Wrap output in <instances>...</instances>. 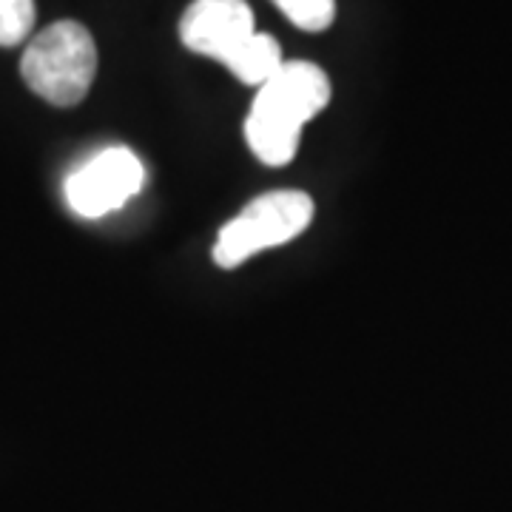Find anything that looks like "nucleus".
<instances>
[{"label": "nucleus", "instance_id": "obj_6", "mask_svg": "<svg viewBox=\"0 0 512 512\" xmlns=\"http://www.w3.org/2000/svg\"><path fill=\"white\" fill-rule=\"evenodd\" d=\"M276 9L305 32H322L336 18V0H274Z\"/></svg>", "mask_w": 512, "mask_h": 512}, {"label": "nucleus", "instance_id": "obj_4", "mask_svg": "<svg viewBox=\"0 0 512 512\" xmlns=\"http://www.w3.org/2000/svg\"><path fill=\"white\" fill-rule=\"evenodd\" d=\"M313 222V200L305 191H271L248 202L228 225H222L214 262L237 268L254 254L285 245Z\"/></svg>", "mask_w": 512, "mask_h": 512}, {"label": "nucleus", "instance_id": "obj_7", "mask_svg": "<svg viewBox=\"0 0 512 512\" xmlns=\"http://www.w3.org/2000/svg\"><path fill=\"white\" fill-rule=\"evenodd\" d=\"M35 0H0V46H18L35 29Z\"/></svg>", "mask_w": 512, "mask_h": 512}, {"label": "nucleus", "instance_id": "obj_5", "mask_svg": "<svg viewBox=\"0 0 512 512\" xmlns=\"http://www.w3.org/2000/svg\"><path fill=\"white\" fill-rule=\"evenodd\" d=\"M146 183V168L126 146L97 151L66 180V200L74 214L97 220L123 208Z\"/></svg>", "mask_w": 512, "mask_h": 512}, {"label": "nucleus", "instance_id": "obj_1", "mask_svg": "<svg viewBox=\"0 0 512 512\" xmlns=\"http://www.w3.org/2000/svg\"><path fill=\"white\" fill-rule=\"evenodd\" d=\"M330 103V80L316 63L288 60L259 86L245 120V140L265 165H288L296 157L305 123Z\"/></svg>", "mask_w": 512, "mask_h": 512}, {"label": "nucleus", "instance_id": "obj_2", "mask_svg": "<svg viewBox=\"0 0 512 512\" xmlns=\"http://www.w3.org/2000/svg\"><path fill=\"white\" fill-rule=\"evenodd\" d=\"M180 40L197 55L220 60L245 86H265L282 69L276 37L256 32L245 0H194L180 20Z\"/></svg>", "mask_w": 512, "mask_h": 512}, {"label": "nucleus", "instance_id": "obj_3", "mask_svg": "<svg viewBox=\"0 0 512 512\" xmlns=\"http://www.w3.org/2000/svg\"><path fill=\"white\" fill-rule=\"evenodd\" d=\"M26 86L46 103L69 109L86 100L97 74L92 32L77 20H60L37 32L20 60Z\"/></svg>", "mask_w": 512, "mask_h": 512}]
</instances>
